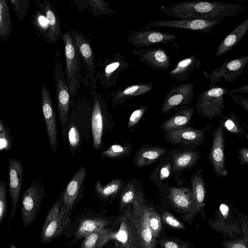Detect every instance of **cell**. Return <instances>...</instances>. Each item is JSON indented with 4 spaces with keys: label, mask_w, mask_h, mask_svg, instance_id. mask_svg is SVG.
<instances>
[{
    "label": "cell",
    "mask_w": 248,
    "mask_h": 248,
    "mask_svg": "<svg viewBox=\"0 0 248 248\" xmlns=\"http://www.w3.org/2000/svg\"><path fill=\"white\" fill-rule=\"evenodd\" d=\"M13 138L2 120H0V151H8L12 147Z\"/></svg>",
    "instance_id": "41"
},
{
    "label": "cell",
    "mask_w": 248,
    "mask_h": 248,
    "mask_svg": "<svg viewBox=\"0 0 248 248\" xmlns=\"http://www.w3.org/2000/svg\"><path fill=\"white\" fill-rule=\"evenodd\" d=\"M246 139L248 140V134L245 136Z\"/></svg>",
    "instance_id": "54"
},
{
    "label": "cell",
    "mask_w": 248,
    "mask_h": 248,
    "mask_svg": "<svg viewBox=\"0 0 248 248\" xmlns=\"http://www.w3.org/2000/svg\"><path fill=\"white\" fill-rule=\"evenodd\" d=\"M148 207L144 196L137 198L131 205V215L138 231L141 248H156L157 239L154 236L148 222Z\"/></svg>",
    "instance_id": "6"
},
{
    "label": "cell",
    "mask_w": 248,
    "mask_h": 248,
    "mask_svg": "<svg viewBox=\"0 0 248 248\" xmlns=\"http://www.w3.org/2000/svg\"><path fill=\"white\" fill-rule=\"evenodd\" d=\"M202 64L201 61L195 55L179 61L167 74L177 82H184L189 78L192 71L198 69Z\"/></svg>",
    "instance_id": "31"
},
{
    "label": "cell",
    "mask_w": 248,
    "mask_h": 248,
    "mask_svg": "<svg viewBox=\"0 0 248 248\" xmlns=\"http://www.w3.org/2000/svg\"><path fill=\"white\" fill-rule=\"evenodd\" d=\"M191 185L193 205L192 211L186 221L189 223L192 222L194 217L199 213L205 218L203 210L206 189L202 170H199L192 176L191 178Z\"/></svg>",
    "instance_id": "24"
},
{
    "label": "cell",
    "mask_w": 248,
    "mask_h": 248,
    "mask_svg": "<svg viewBox=\"0 0 248 248\" xmlns=\"http://www.w3.org/2000/svg\"><path fill=\"white\" fill-rule=\"evenodd\" d=\"M238 158L242 165L248 166V147H243L238 151Z\"/></svg>",
    "instance_id": "50"
},
{
    "label": "cell",
    "mask_w": 248,
    "mask_h": 248,
    "mask_svg": "<svg viewBox=\"0 0 248 248\" xmlns=\"http://www.w3.org/2000/svg\"><path fill=\"white\" fill-rule=\"evenodd\" d=\"M98 64L100 68L96 78L105 89L115 86L121 73L130 66L128 62L120 53H115L103 61L100 60Z\"/></svg>",
    "instance_id": "7"
},
{
    "label": "cell",
    "mask_w": 248,
    "mask_h": 248,
    "mask_svg": "<svg viewBox=\"0 0 248 248\" xmlns=\"http://www.w3.org/2000/svg\"><path fill=\"white\" fill-rule=\"evenodd\" d=\"M153 88V83H138L131 85L124 89L111 92L108 95L111 98L112 106H121L127 100L147 93Z\"/></svg>",
    "instance_id": "26"
},
{
    "label": "cell",
    "mask_w": 248,
    "mask_h": 248,
    "mask_svg": "<svg viewBox=\"0 0 248 248\" xmlns=\"http://www.w3.org/2000/svg\"><path fill=\"white\" fill-rule=\"evenodd\" d=\"M164 139L166 142L179 145L181 148L194 149L203 144L205 140L204 129L186 127L166 132Z\"/></svg>",
    "instance_id": "14"
},
{
    "label": "cell",
    "mask_w": 248,
    "mask_h": 248,
    "mask_svg": "<svg viewBox=\"0 0 248 248\" xmlns=\"http://www.w3.org/2000/svg\"><path fill=\"white\" fill-rule=\"evenodd\" d=\"M64 46L66 83L72 97L78 93L80 85L81 58L70 31L61 35Z\"/></svg>",
    "instance_id": "2"
},
{
    "label": "cell",
    "mask_w": 248,
    "mask_h": 248,
    "mask_svg": "<svg viewBox=\"0 0 248 248\" xmlns=\"http://www.w3.org/2000/svg\"><path fill=\"white\" fill-rule=\"evenodd\" d=\"M69 31L84 63L85 70L90 79L91 89L94 90L97 86V79L94 55L90 39L86 38L83 34L73 29Z\"/></svg>",
    "instance_id": "18"
},
{
    "label": "cell",
    "mask_w": 248,
    "mask_h": 248,
    "mask_svg": "<svg viewBox=\"0 0 248 248\" xmlns=\"http://www.w3.org/2000/svg\"><path fill=\"white\" fill-rule=\"evenodd\" d=\"M194 113V109L190 105L182 106L163 122L161 127L166 132L187 127Z\"/></svg>",
    "instance_id": "28"
},
{
    "label": "cell",
    "mask_w": 248,
    "mask_h": 248,
    "mask_svg": "<svg viewBox=\"0 0 248 248\" xmlns=\"http://www.w3.org/2000/svg\"><path fill=\"white\" fill-rule=\"evenodd\" d=\"M248 64V55L225 62L210 74L204 72L203 75L210 82L209 88L215 87L221 80L227 83H233L244 73Z\"/></svg>",
    "instance_id": "10"
},
{
    "label": "cell",
    "mask_w": 248,
    "mask_h": 248,
    "mask_svg": "<svg viewBox=\"0 0 248 248\" xmlns=\"http://www.w3.org/2000/svg\"><path fill=\"white\" fill-rule=\"evenodd\" d=\"M70 213L63 205L61 196L46 215L41 232L42 242L48 243L61 234L70 221Z\"/></svg>",
    "instance_id": "4"
},
{
    "label": "cell",
    "mask_w": 248,
    "mask_h": 248,
    "mask_svg": "<svg viewBox=\"0 0 248 248\" xmlns=\"http://www.w3.org/2000/svg\"><path fill=\"white\" fill-rule=\"evenodd\" d=\"M116 233V232L107 228L97 231L84 238L81 248H102L114 239Z\"/></svg>",
    "instance_id": "33"
},
{
    "label": "cell",
    "mask_w": 248,
    "mask_h": 248,
    "mask_svg": "<svg viewBox=\"0 0 248 248\" xmlns=\"http://www.w3.org/2000/svg\"><path fill=\"white\" fill-rule=\"evenodd\" d=\"M157 244L162 248H193L192 244L177 238H162L159 239Z\"/></svg>",
    "instance_id": "42"
},
{
    "label": "cell",
    "mask_w": 248,
    "mask_h": 248,
    "mask_svg": "<svg viewBox=\"0 0 248 248\" xmlns=\"http://www.w3.org/2000/svg\"><path fill=\"white\" fill-rule=\"evenodd\" d=\"M194 85L186 83L175 85L166 95L162 105L161 110L163 113L176 110L179 108L189 105L194 96Z\"/></svg>",
    "instance_id": "17"
},
{
    "label": "cell",
    "mask_w": 248,
    "mask_h": 248,
    "mask_svg": "<svg viewBox=\"0 0 248 248\" xmlns=\"http://www.w3.org/2000/svg\"><path fill=\"white\" fill-rule=\"evenodd\" d=\"M127 36L128 42L135 49L159 44H168L175 41L177 37L173 33L161 31L157 30L144 29L130 31Z\"/></svg>",
    "instance_id": "13"
},
{
    "label": "cell",
    "mask_w": 248,
    "mask_h": 248,
    "mask_svg": "<svg viewBox=\"0 0 248 248\" xmlns=\"http://www.w3.org/2000/svg\"><path fill=\"white\" fill-rule=\"evenodd\" d=\"M244 10L245 7L239 4L202 0L178 2L162 8L167 16L179 19L212 20L236 16Z\"/></svg>",
    "instance_id": "1"
},
{
    "label": "cell",
    "mask_w": 248,
    "mask_h": 248,
    "mask_svg": "<svg viewBox=\"0 0 248 248\" xmlns=\"http://www.w3.org/2000/svg\"><path fill=\"white\" fill-rule=\"evenodd\" d=\"M9 189L12 200L9 220L13 217L19 201L23 177V169L19 159L12 158L8 163Z\"/></svg>",
    "instance_id": "21"
},
{
    "label": "cell",
    "mask_w": 248,
    "mask_h": 248,
    "mask_svg": "<svg viewBox=\"0 0 248 248\" xmlns=\"http://www.w3.org/2000/svg\"><path fill=\"white\" fill-rule=\"evenodd\" d=\"M12 31V19L9 4L6 0H0V39L7 41Z\"/></svg>",
    "instance_id": "37"
},
{
    "label": "cell",
    "mask_w": 248,
    "mask_h": 248,
    "mask_svg": "<svg viewBox=\"0 0 248 248\" xmlns=\"http://www.w3.org/2000/svg\"><path fill=\"white\" fill-rule=\"evenodd\" d=\"M223 20L204 19H179L175 20H156L147 23L144 29L152 27L175 28L204 33L212 32V29Z\"/></svg>",
    "instance_id": "15"
},
{
    "label": "cell",
    "mask_w": 248,
    "mask_h": 248,
    "mask_svg": "<svg viewBox=\"0 0 248 248\" xmlns=\"http://www.w3.org/2000/svg\"><path fill=\"white\" fill-rule=\"evenodd\" d=\"M7 186L5 181H0V223L5 217L7 211Z\"/></svg>",
    "instance_id": "46"
},
{
    "label": "cell",
    "mask_w": 248,
    "mask_h": 248,
    "mask_svg": "<svg viewBox=\"0 0 248 248\" xmlns=\"http://www.w3.org/2000/svg\"><path fill=\"white\" fill-rule=\"evenodd\" d=\"M41 96L42 112L49 144L53 153H56L58 143L56 113L50 92L46 85L42 88Z\"/></svg>",
    "instance_id": "19"
},
{
    "label": "cell",
    "mask_w": 248,
    "mask_h": 248,
    "mask_svg": "<svg viewBox=\"0 0 248 248\" xmlns=\"http://www.w3.org/2000/svg\"><path fill=\"white\" fill-rule=\"evenodd\" d=\"M172 169V158L170 150L150 174V180L160 189L169 185L168 180L171 176Z\"/></svg>",
    "instance_id": "30"
},
{
    "label": "cell",
    "mask_w": 248,
    "mask_h": 248,
    "mask_svg": "<svg viewBox=\"0 0 248 248\" xmlns=\"http://www.w3.org/2000/svg\"><path fill=\"white\" fill-rule=\"evenodd\" d=\"M172 169L171 176L175 181L180 177L183 171L191 169L197 164L201 155L200 152L194 149L181 148L171 150Z\"/></svg>",
    "instance_id": "22"
},
{
    "label": "cell",
    "mask_w": 248,
    "mask_h": 248,
    "mask_svg": "<svg viewBox=\"0 0 248 248\" xmlns=\"http://www.w3.org/2000/svg\"><path fill=\"white\" fill-rule=\"evenodd\" d=\"M132 54L138 57L139 62L147 64L156 71H167L170 65V57L161 48H147L131 50Z\"/></svg>",
    "instance_id": "20"
},
{
    "label": "cell",
    "mask_w": 248,
    "mask_h": 248,
    "mask_svg": "<svg viewBox=\"0 0 248 248\" xmlns=\"http://www.w3.org/2000/svg\"><path fill=\"white\" fill-rule=\"evenodd\" d=\"M108 221L101 218L95 217L82 220L75 233L77 239L85 238L91 233L106 228Z\"/></svg>",
    "instance_id": "35"
},
{
    "label": "cell",
    "mask_w": 248,
    "mask_h": 248,
    "mask_svg": "<svg viewBox=\"0 0 248 248\" xmlns=\"http://www.w3.org/2000/svg\"><path fill=\"white\" fill-rule=\"evenodd\" d=\"M239 1H242V2H248V0H239Z\"/></svg>",
    "instance_id": "53"
},
{
    "label": "cell",
    "mask_w": 248,
    "mask_h": 248,
    "mask_svg": "<svg viewBox=\"0 0 248 248\" xmlns=\"http://www.w3.org/2000/svg\"><path fill=\"white\" fill-rule=\"evenodd\" d=\"M147 106H140L135 109L130 115L127 124V128L134 127L141 119L147 109Z\"/></svg>",
    "instance_id": "48"
},
{
    "label": "cell",
    "mask_w": 248,
    "mask_h": 248,
    "mask_svg": "<svg viewBox=\"0 0 248 248\" xmlns=\"http://www.w3.org/2000/svg\"><path fill=\"white\" fill-rule=\"evenodd\" d=\"M43 2V3L39 2L38 4L40 9L46 17L48 23V30L45 38L48 42L55 44L62 35L59 18L49 1L44 0Z\"/></svg>",
    "instance_id": "27"
},
{
    "label": "cell",
    "mask_w": 248,
    "mask_h": 248,
    "mask_svg": "<svg viewBox=\"0 0 248 248\" xmlns=\"http://www.w3.org/2000/svg\"><path fill=\"white\" fill-rule=\"evenodd\" d=\"M84 1L86 2V6L90 8L95 16L116 14V12L109 6L108 3L104 0H89Z\"/></svg>",
    "instance_id": "39"
},
{
    "label": "cell",
    "mask_w": 248,
    "mask_h": 248,
    "mask_svg": "<svg viewBox=\"0 0 248 248\" xmlns=\"http://www.w3.org/2000/svg\"><path fill=\"white\" fill-rule=\"evenodd\" d=\"M161 218L158 212L152 207H148V222L155 238H158L162 230Z\"/></svg>",
    "instance_id": "40"
},
{
    "label": "cell",
    "mask_w": 248,
    "mask_h": 248,
    "mask_svg": "<svg viewBox=\"0 0 248 248\" xmlns=\"http://www.w3.org/2000/svg\"><path fill=\"white\" fill-rule=\"evenodd\" d=\"M87 174L86 168L81 167L74 175L62 193V203L70 213L81 191Z\"/></svg>",
    "instance_id": "23"
},
{
    "label": "cell",
    "mask_w": 248,
    "mask_h": 248,
    "mask_svg": "<svg viewBox=\"0 0 248 248\" xmlns=\"http://www.w3.org/2000/svg\"><path fill=\"white\" fill-rule=\"evenodd\" d=\"M53 73L59 120L62 127L63 143L65 145L67 121L72 95L65 79L61 61L56 62Z\"/></svg>",
    "instance_id": "3"
},
{
    "label": "cell",
    "mask_w": 248,
    "mask_h": 248,
    "mask_svg": "<svg viewBox=\"0 0 248 248\" xmlns=\"http://www.w3.org/2000/svg\"><path fill=\"white\" fill-rule=\"evenodd\" d=\"M33 24L34 27L46 38L48 32V26L45 16L42 15L40 11H37L34 16V23Z\"/></svg>",
    "instance_id": "47"
},
{
    "label": "cell",
    "mask_w": 248,
    "mask_h": 248,
    "mask_svg": "<svg viewBox=\"0 0 248 248\" xmlns=\"http://www.w3.org/2000/svg\"><path fill=\"white\" fill-rule=\"evenodd\" d=\"M228 96L248 112V97L235 94H228Z\"/></svg>",
    "instance_id": "49"
},
{
    "label": "cell",
    "mask_w": 248,
    "mask_h": 248,
    "mask_svg": "<svg viewBox=\"0 0 248 248\" xmlns=\"http://www.w3.org/2000/svg\"><path fill=\"white\" fill-rule=\"evenodd\" d=\"M233 248H247L245 246L240 244H235L233 246Z\"/></svg>",
    "instance_id": "52"
},
{
    "label": "cell",
    "mask_w": 248,
    "mask_h": 248,
    "mask_svg": "<svg viewBox=\"0 0 248 248\" xmlns=\"http://www.w3.org/2000/svg\"><path fill=\"white\" fill-rule=\"evenodd\" d=\"M120 226L114 239L115 248H141L140 237L132 219L131 205L128 206L119 218Z\"/></svg>",
    "instance_id": "9"
},
{
    "label": "cell",
    "mask_w": 248,
    "mask_h": 248,
    "mask_svg": "<svg viewBox=\"0 0 248 248\" xmlns=\"http://www.w3.org/2000/svg\"><path fill=\"white\" fill-rule=\"evenodd\" d=\"M227 92L225 87L215 86L201 93L196 105L197 113L210 120L221 116L224 109V96Z\"/></svg>",
    "instance_id": "5"
},
{
    "label": "cell",
    "mask_w": 248,
    "mask_h": 248,
    "mask_svg": "<svg viewBox=\"0 0 248 248\" xmlns=\"http://www.w3.org/2000/svg\"><path fill=\"white\" fill-rule=\"evenodd\" d=\"M161 218L162 221L173 229L178 230L186 229V225L181 221L168 212H163Z\"/></svg>",
    "instance_id": "45"
},
{
    "label": "cell",
    "mask_w": 248,
    "mask_h": 248,
    "mask_svg": "<svg viewBox=\"0 0 248 248\" xmlns=\"http://www.w3.org/2000/svg\"><path fill=\"white\" fill-rule=\"evenodd\" d=\"M143 196L141 184L136 179L129 180L120 195L119 212L123 213L128 206L132 205L137 198Z\"/></svg>",
    "instance_id": "32"
},
{
    "label": "cell",
    "mask_w": 248,
    "mask_h": 248,
    "mask_svg": "<svg viewBox=\"0 0 248 248\" xmlns=\"http://www.w3.org/2000/svg\"><path fill=\"white\" fill-rule=\"evenodd\" d=\"M10 1L17 18L21 20H24L28 12L29 1L28 0H10Z\"/></svg>",
    "instance_id": "44"
},
{
    "label": "cell",
    "mask_w": 248,
    "mask_h": 248,
    "mask_svg": "<svg viewBox=\"0 0 248 248\" xmlns=\"http://www.w3.org/2000/svg\"><path fill=\"white\" fill-rule=\"evenodd\" d=\"M222 121L219 120L216 127L209 159L216 176L221 178L228 175L225 163V139Z\"/></svg>",
    "instance_id": "16"
},
{
    "label": "cell",
    "mask_w": 248,
    "mask_h": 248,
    "mask_svg": "<svg viewBox=\"0 0 248 248\" xmlns=\"http://www.w3.org/2000/svg\"><path fill=\"white\" fill-rule=\"evenodd\" d=\"M224 130L237 137H244L248 134V128L238 116L231 112L221 120Z\"/></svg>",
    "instance_id": "36"
},
{
    "label": "cell",
    "mask_w": 248,
    "mask_h": 248,
    "mask_svg": "<svg viewBox=\"0 0 248 248\" xmlns=\"http://www.w3.org/2000/svg\"><path fill=\"white\" fill-rule=\"evenodd\" d=\"M67 138L68 140L69 150L74 154L81 142L80 134L76 126L73 125L67 127Z\"/></svg>",
    "instance_id": "43"
},
{
    "label": "cell",
    "mask_w": 248,
    "mask_h": 248,
    "mask_svg": "<svg viewBox=\"0 0 248 248\" xmlns=\"http://www.w3.org/2000/svg\"><path fill=\"white\" fill-rule=\"evenodd\" d=\"M132 150L131 143L127 142L124 144H113L107 150L101 151L100 155L103 158L122 159L130 155Z\"/></svg>",
    "instance_id": "38"
},
{
    "label": "cell",
    "mask_w": 248,
    "mask_h": 248,
    "mask_svg": "<svg viewBox=\"0 0 248 248\" xmlns=\"http://www.w3.org/2000/svg\"></svg>",
    "instance_id": "55"
},
{
    "label": "cell",
    "mask_w": 248,
    "mask_h": 248,
    "mask_svg": "<svg viewBox=\"0 0 248 248\" xmlns=\"http://www.w3.org/2000/svg\"><path fill=\"white\" fill-rule=\"evenodd\" d=\"M45 193L44 186L33 181L23 193L22 198L21 217L23 226L28 227L37 217Z\"/></svg>",
    "instance_id": "8"
},
{
    "label": "cell",
    "mask_w": 248,
    "mask_h": 248,
    "mask_svg": "<svg viewBox=\"0 0 248 248\" xmlns=\"http://www.w3.org/2000/svg\"><path fill=\"white\" fill-rule=\"evenodd\" d=\"M91 93L93 102L91 118L93 142L94 148L98 150L102 146L104 122L108 113L104 96L92 89Z\"/></svg>",
    "instance_id": "11"
},
{
    "label": "cell",
    "mask_w": 248,
    "mask_h": 248,
    "mask_svg": "<svg viewBox=\"0 0 248 248\" xmlns=\"http://www.w3.org/2000/svg\"><path fill=\"white\" fill-rule=\"evenodd\" d=\"M168 152L166 148L145 144L137 151L133 162L137 168H143L161 161Z\"/></svg>",
    "instance_id": "25"
},
{
    "label": "cell",
    "mask_w": 248,
    "mask_h": 248,
    "mask_svg": "<svg viewBox=\"0 0 248 248\" xmlns=\"http://www.w3.org/2000/svg\"><path fill=\"white\" fill-rule=\"evenodd\" d=\"M236 93H248V84L240 87L232 89L228 94H235Z\"/></svg>",
    "instance_id": "51"
},
{
    "label": "cell",
    "mask_w": 248,
    "mask_h": 248,
    "mask_svg": "<svg viewBox=\"0 0 248 248\" xmlns=\"http://www.w3.org/2000/svg\"><path fill=\"white\" fill-rule=\"evenodd\" d=\"M159 191L165 192L170 205L181 214V217L186 222L193 209L191 189L187 186L175 187L168 185Z\"/></svg>",
    "instance_id": "12"
},
{
    "label": "cell",
    "mask_w": 248,
    "mask_h": 248,
    "mask_svg": "<svg viewBox=\"0 0 248 248\" xmlns=\"http://www.w3.org/2000/svg\"><path fill=\"white\" fill-rule=\"evenodd\" d=\"M248 32V17L221 41L217 47L215 56H222L229 51L243 39Z\"/></svg>",
    "instance_id": "29"
},
{
    "label": "cell",
    "mask_w": 248,
    "mask_h": 248,
    "mask_svg": "<svg viewBox=\"0 0 248 248\" xmlns=\"http://www.w3.org/2000/svg\"><path fill=\"white\" fill-rule=\"evenodd\" d=\"M126 184L122 180L115 178L107 185L102 186L99 180L95 184L94 190L100 198L108 200L121 194Z\"/></svg>",
    "instance_id": "34"
}]
</instances>
